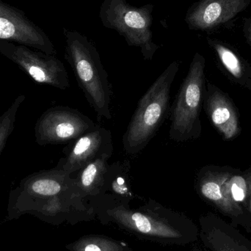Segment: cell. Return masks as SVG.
<instances>
[{
  "mask_svg": "<svg viewBox=\"0 0 251 251\" xmlns=\"http://www.w3.org/2000/svg\"><path fill=\"white\" fill-rule=\"evenodd\" d=\"M95 218L131 235L163 246H184L196 240L193 223L180 212L149 199L137 208L108 194L88 201Z\"/></svg>",
  "mask_w": 251,
  "mask_h": 251,
  "instance_id": "cell-1",
  "label": "cell"
},
{
  "mask_svg": "<svg viewBox=\"0 0 251 251\" xmlns=\"http://www.w3.org/2000/svg\"><path fill=\"white\" fill-rule=\"evenodd\" d=\"M9 206L19 212H35L56 225L95 219L92 207L79 194L72 175L56 168L23 178L10 192Z\"/></svg>",
  "mask_w": 251,
  "mask_h": 251,
  "instance_id": "cell-2",
  "label": "cell"
},
{
  "mask_svg": "<svg viewBox=\"0 0 251 251\" xmlns=\"http://www.w3.org/2000/svg\"><path fill=\"white\" fill-rule=\"evenodd\" d=\"M65 58L76 76L78 85L97 113L99 121L111 120V83L94 44L76 30L63 28Z\"/></svg>",
  "mask_w": 251,
  "mask_h": 251,
  "instance_id": "cell-3",
  "label": "cell"
},
{
  "mask_svg": "<svg viewBox=\"0 0 251 251\" xmlns=\"http://www.w3.org/2000/svg\"><path fill=\"white\" fill-rule=\"evenodd\" d=\"M178 69L179 63L172 62L138 101L122 140L127 154L143 151L169 114L171 86Z\"/></svg>",
  "mask_w": 251,
  "mask_h": 251,
  "instance_id": "cell-4",
  "label": "cell"
},
{
  "mask_svg": "<svg viewBox=\"0 0 251 251\" xmlns=\"http://www.w3.org/2000/svg\"><path fill=\"white\" fill-rule=\"evenodd\" d=\"M153 10L152 4L135 7L126 0H104L100 17L103 26L117 31L128 46L140 48L143 58L151 61L159 48L153 41Z\"/></svg>",
  "mask_w": 251,
  "mask_h": 251,
  "instance_id": "cell-5",
  "label": "cell"
},
{
  "mask_svg": "<svg viewBox=\"0 0 251 251\" xmlns=\"http://www.w3.org/2000/svg\"><path fill=\"white\" fill-rule=\"evenodd\" d=\"M204 57L196 53L171 108L169 137L174 141H187L200 135L199 116L204 91Z\"/></svg>",
  "mask_w": 251,
  "mask_h": 251,
  "instance_id": "cell-6",
  "label": "cell"
},
{
  "mask_svg": "<svg viewBox=\"0 0 251 251\" xmlns=\"http://www.w3.org/2000/svg\"><path fill=\"white\" fill-rule=\"evenodd\" d=\"M0 53L16 63L38 83L63 91L70 86L67 70L56 55L4 40H0Z\"/></svg>",
  "mask_w": 251,
  "mask_h": 251,
  "instance_id": "cell-7",
  "label": "cell"
},
{
  "mask_svg": "<svg viewBox=\"0 0 251 251\" xmlns=\"http://www.w3.org/2000/svg\"><path fill=\"white\" fill-rule=\"evenodd\" d=\"M96 125L75 109L64 106L51 107L35 124V141L40 146L64 144L79 138Z\"/></svg>",
  "mask_w": 251,
  "mask_h": 251,
  "instance_id": "cell-8",
  "label": "cell"
},
{
  "mask_svg": "<svg viewBox=\"0 0 251 251\" xmlns=\"http://www.w3.org/2000/svg\"><path fill=\"white\" fill-rule=\"evenodd\" d=\"M0 40L26 46L50 55L57 50L41 27L26 17L22 10L0 0Z\"/></svg>",
  "mask_w": 251,
  "mask_h": 251,
  "instance_id": "cell-9",
  "label": "cell"
},
{
  "mask_svg": "<svg viewBox=\"0 0 251 251\" xmlns=\"http://www.w3.org/2000/svg\"><path fill=\"white\" fill-rule=\"evenodd\" d=\"M72 142L55 166L70 175L100 156H112L114 150L111 131L101 125H96Z\"/></svg>",
  "mask_w": 251,
  "mask_h": 251,
  "instance_id": "cell-10",
  "label": "cell"
},
{
  "mask_svg": "<svg viewBox=\"0 0 251 251\" xmlns=\"http://www.w3.org/2000/svg\"><path fill=\"white\" fill-rule=\"evenodd\" d=\"M251 3V0H199L187 10L185 22L191 30L210 32L232 20Z\"/></svg>",
  "mask_w": 251,
  "mask_h": 251,
  "instance_id": "cell-11",
  "label": "cell"
},
{
  "mask_svg": "<svg viewBox=\"0 0 251 251\" xmlns=\"http://www.w3.org/2000/svg\"><path fill=\"white\" fill-rule=\"evenodd\" d=\"M228 176L203 168L198 174L196 189L202 198L213 203L221 212L231 216H240L243 214L241 206L227 199L223 192V184Z\"/></svg>",
  "mask_w": 251,
  "mask_h": 251,
  "instance_id": "cell-12",
  "label": "cell"
},
{
  "mask_svg": "<svg viewBox=\"0 0 251 251\" xmlns=\"http://www.w3.org/2000/svg\"><path fill=\"white\" fill-rule=\"evenodd\" d=\"M205 100V108L213 125L226 139L234 137L240 131L238 119L228 99L218 91L209 92Z\"/></svg>",
  "mask_w": 251,
  "mask_h": 251,
  "instance_id": "cell-13",
  "label": "cell"
},
{
  "mask_svg": "<svg viewBox=\"0 0 251 251\" xmlns=\"http://www.w3.org/2000/svg\"><path fill=\"white\" fill-rule=\"evenodd\" d=\"M110 157L100 156L72 174L78 192L87 201L102 194L104 177L110 166Z\"/></svg>",
  "mask_w": 251,
  "mask_h": 251,
  "instance_id": "cell-14",
  "label": "cell"
},
{
  "mask_svg": "<svg viewBox=\"0 0 251 251\" xmlns=\"http://www.w3.org/2000/svg\"><path fill=\"white\" fill-rule=\"evenodd\" d=\"M130 171L131 165L128 160L118 161L110 165L104 177L101 195L108 194L120 200L131 201L134 195Z\"/></svg>",
  "mask_w": 251,
  "mask_h": 251,
  "instance_id": "cell-15",
  "label": "cell"
},
{
  "mask_svg": "<svg viewBox=\"0 0 251 251\" xmlns=\"http://www.w3.org/2000/svg\"><path fill=\"white\" fill-rule=\"evenodd\" d=\"M66 249L69 251H134L126 242L99 234L82 236L66 245Z\"/></svg>",
  "mask_w": 251,
  "mask_h": 251,
  "instance_id": "cell-16",
  "label": "cell"
},
{
  "mask_svg": "<svg viewBox=\"0 0 251 251\" xmlns=\"http://www.w3.org/2000/svg\"><path fill=\"white\" fill-rule=\"evenodd\" d=\"M201 237L212 251H251L244 245L219 228H205L202 226Z\"/></svg>",
  "mask_w": 251,
  "mask_h": 251,
  "instance_id": "cell-17",
  "label": "cell"
},
{
  "mask_svg": "<svg viewBox=\"0 0 251 251\" xmlns=\"http://www.w3.org/2000/svg\"><path fill=\"white\" fill-rule=\"evenodd\" d=\"M207 42L216 53L221 63L231 75L237 79L244 75L245 66L243 60L231 47L215 38H208Z\"/></svg>",
  "mask_w": 251,
  "mask_h": 251,
  "instance_id": "cell-18",
  "label": "cell"
},
{
  "mask_svg": "<svg viewBox=\"0 0 251 251\" xmlns=\"http://www.w3.org/2000/svg\"><path fill=\"white\" fill-rule=\"evenodd\" d=\"M25 100L26 97L25 95L18 96L8 108L0 116V155L7 140L13 133L18 113Z\"/></svg>",
  "mask_w": 251,
  "mask_h": 251,
  "instance_id": "cell-19",
  "label": "cell"
},
{
  "mask_svg": "<svg viewBox=\"0 0 251 251\" xmlns=\"http://www.w3.org/2000/svg\"><path fill=\"white\" fill-rule=\"evenodd\" d=\"M223 192L233 203H246L249 199V181L242 176L229 175L223 184Z\"/></svg>",
  "mask_w": 251,
  "mask_h": 251,
  "instance_id": "cell-20",
  "label": "cell"
},
{
  "mask_svg": "<svg viewBox=\"0 0 251 251\" xmlns=\"http://www.w3.org/2000/svg\"><path fill=\"white\" fill-rule=\"evenodd\" d=\"M243 32L247 42L251 47V16L244 19L243 22Z\"/></svg>",
  "mask_w": 251,
  "mask_h": 251,
  "instance_id": "cell-21",
  "label": "cell"
},
{
  "mask_svg": "<svg viewBox=\"0 0 251 251\" xmlns=\"http://www.w3.org/2000/svg\"><path fill=\"white\" fill-rule=\"evenodd\" d=\"M248 181H249V210H250L251 213V178H248Z\"/></svg>",
  "mask_w": 251,
  "mask_h": 251,
  "instance_id": "cell-22",
  "label": "cell"
}]
</instances>
